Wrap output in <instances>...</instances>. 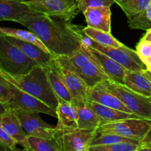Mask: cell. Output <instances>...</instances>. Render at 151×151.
I'll use <instances>...</instances> for the list:
<instances>
[{"label": "cell", "instance_id": "cell-1", "mask_svg": "<svg viewBox=\"0 0 151 151\" xmlns=\"http://www.w3.org/2000/svg\"><path fill=\"white\" fill-rule=\"evenodd\" d=\"M18 23L33 32L52 55L72 56L81 49V27L62 19L38 13Z\"/></svg>", "mask_w": 151, "mask_h": 151}, {"label": "cell", "instance_id": "cell-2", "mask_svg": "<svg viewBox=\"0 0 151 151\" xmlns=\"http://www.w3.org/2000/svg\"><path fill=\"white\" fill-rule=\"evenodd\" d=\"M0 76L22 91L36 97L56 111L58 100L44 67L37 65L29 73L22 75H9L0 69Z\"/></svg>", "mask_w": 151, "mask_h": 151}, {"label": "cell", "instance_id": "cell-3", "mask_svg": "<svg viewBox=\"0 0 151 151\" xmlns=\"http://www.w3.org/2000/svg\"><path fill=\"white\" fill-rule=\"evenodd\" d=\"M37 63L0 33V69L11 75L29 73Z\"/></svg>", "mask_w": 151, "mask_h": 151}, {"label": "cell", "instance_id": "cell-4", "mask_svg": "<svg viewBox=\"0 0 151 151\" xmlns=\"http://www.w3.org/2000/svg\"><path fill=\"white\" fill-rule=\"evenodd\" d=\"M103 88L116 96L134 114L142 119L151 120V100L132 91L124 84L106 81L100 83Z\"/></svg>", "mask_w": 151, "mask_h": 151}, {"label": "cell", "instance_id": "cell-5", "mask_svg": "<svg viewBox=\"0 0 151 151\" xmlns=\"http://www.w3.org/2000/svg\"><path fill=\"white\" fill-rule=\"evenodd\" d=\"M82 27H81V35H80L82 44L90 46L92 48L106 55L119 63L127 70L135 71V72H142L144 70H147V67L137 51H134L124 44H122L121 47L115 48V47H106L97 44L83 32Z\"/></svg>", "mask_w": 151, "mask_h": 151}, {"label": "cell", "instance_id": "cell-6", "mask_svg": "<svg viewBox=\"0 0 151 151\" xmlns=\"http://www.w3.org/2000/svg\"><path fill=\"white\" fill-rule=\"evenodd\" d=\"M34 11L72 22L79 13L77 0H25Z\"/></svg>", "mask_w": 151, "mask_h": 151}, {"label": "cell", "instance_id": "cell-7", "mask_svg": "<svg viewBox=\"0 0 151 151\" xmlns=\"http://www.w3.org/2000/svg\"><path fill=\"white\" fill-rule=\"evenodd\" d=\"M151 127V120L131 118L112 123L102 125L97 129V134H113L128 139H143Z\"/></svg>", "mask_w": 151, "mask_h": 151}, {"label": "cell", "instance_id": "cell-8", "mask_svg": "<svg viewBox=\"0 0 151 151\" xmlns=\"http://www.w3.org/2000/svg\"><path fill=\"white\" fill-rule=\"evenodd\" d=\"M27 136L46 139H56L59 131L57 127L43 120L38 112L16 109L13 110Z\"/></svg>", "mask_w": 151, "mask_h": 151}, {"label": "cell", "instance_id": "cell-9", "mask_svg": "<svg viewBox=\"0 0 151 151\" xmlns=\"http://www.w3.org/2000/svg\"><path fill=\"white\" fill-rule=\"evenodd\" d=\"M8 83L11 88L12 93H13L12 99L7 104L9 109H11V110L20 109V110L38 112V113L46 114L57 118V114L55 111L52 109L36 97L22 91V89L12 84L11 83Z\"/></svg>", "mask_w": 151, "mask_h": 151}, {"label": "cell", "instance_id": "cell-10", "mask_svg": "<svg viewBox=\"0 0 151 151\" xmlns=\"http://www.w3.org/2000/svg\"><path fill=\"white\" fill-rule=\"evenodd\" d=\"M96 136V131L76 128L59 131L56 139L63 151H89L91 142Z\"/></svg>", "mask_w": 151, "mask_h": 151}, {"label": "cell", "instance_id": "cell-11", "mask_svg": "<svg viewBox=\"0 0 151 151\" xmlns=\"http://www.w3.org/2000/svg\"><path fill=\"white\" fill-rule=\"evenodd\" d=\"M55 63L58 72L61 77L68 91L72 96V104L75 108L86 106L90 87L78 75L60 66L55 61Z\"/></svg>", "mask_w": 151, "mask_h": 151}, {"label": "cell", "instance_id": "cell-12", "mask_svg": "<svg viewBox=\"0 0 151 151\" xmlns=\"http://www.w3.org/2000/svg\"><path fill=\"white\" fill-rule=\"evenodd\" d=\"M81 49L101 69L113 82L124 84V78L126 69L119 63L114 60L101 52L92 48L90 46L82 44Z\"/></svg>", "mask_w": 151, "mask_h": 151}, {"label": "cell", "instance_id": "cell-13", "mask_svg": "<svg viewBox=\"0 0 151 151\" xmlns=\"http://www.w3.org/2000/svg\"><path fill=\"white\" fill-rule=\"evenodd\" d=\"M25 3V0H0V22H17L28 16L38 14Z\"/></svg>", "mask_w": 151, "mask_h": 151}, {"label": "cell", "instance_id": "cell-14", "mask_svg": "<svg viewBox=\"0 0 151 151\" xmlns=\"http://www.w3.org/2000/svg\"><path fill=\"white\" fill-rule=\"evenodd\" d=\"M87 26L99 30L111 32V7H90L83 13Z\"/></svg>", "mask_w": 151, "mask_h": 151}, {"label": "cell", "instance_id": "cell-15", "mask_svg": "<svg viewBox=\"0 0 151 151\" xmlns=\"http://www.w3.org/2000/svg\"><path fill=\"white\" fill-rule=\"evenodd\" d=\"M0 125L1 128L22 147H27V135L24 131L19 119L13 110L8 109L0 114Z\"/></svg>", "mask_w": 151, "mask_h": 151}, {"label": "cell", "instance_id": "cell-16", "mask_svg": "<svg viewBox=\"0 0 151 151\" xmlns=\"http://www.w3.org/2000/svg\"><path fill=\"white\" fill-rule=\"evenodd\" d=\"M6 36V35H5ZM9 41L20 49L28 58L37 63V64L45 68L52 61L53 55L50 53L46 52L39 47L32 43L22 41L13 37L6 36Z\"/></svg>", "mask_w": 151, "mask_h": 151}, {"label": "cell", "instance_id": "cell-17", "mask_svg": "<svg viewBox=\"0 0 151 151\" xmlns=\"http://www.w3.org/2000/svg\"><path fill=\"white\" fill-rule=\"evenodd\" d=\"M88 100L111 108V109L133 114L131 110L127 108L116 96L109 92L100 84L92 88H90L88 94Z\"/></svg>", "mask_w": 151, "mask_h": 151}, {"label": "cell", "instance_id": "cell-18", "mask_svg": "<svg viewBox=\"0 0 151 151\" xmlns=\"http://www.w3.org/2000/svg\"><path fill=\"white\" fill-rule=\"evenodd\" d=\"M58 124L56 125L59 131H66L78 128V111L72 103L58 102L57 109Z\"/></svg>", "mask_w": 151, "mask_h": 151}, {"label": "cell", "instance_id": "cell-19", "mask_svg": "<svg viewBox=\"0 0 151 151\" xmlns=\"http://www.w3.org/2000/svg\"><path fill=\"white\" fill-rule=\"evenodd\" d=\"M70 72L81 78L90 88L106 81H111L110 78L91 59L81 67L72 69Z\"/></svg>", "mask_w": 151, "mask_h": 151}, {"label": "cell", "instance_id": "cell-20", "mask_svg": "<svg viewBox=\"0 0 151 151\" xmlns=\"http://www.w3.org/2000/svg\"><path fill=\"white\" fill-rule=\"evenodd\" d=\"M86 105L89 106L91 109H92L99 115L100 119H101V125L118 122V121L126 119L140 118L139 116L134 114L127 113V112L122 111L111 109V108L104 106L103 105L99 104V103L90 101V100H88Z\"/></svg>", "mask_w": 151, "mask_h": 151}, {"label": "cell", "instance_id": "cell-21", "mask_svg": "<svg viewBox=\"0 0 151 151\" xmlns=\"http://www.w3.org/2000/svg\"><path fill=\"white\" fill-rule=\"evenodd\" d=\"M44 69H46L50 83L55 94L57 97L58 102H66V103H72V96L68 91L61 77L58 72L54 60L52 59V63Z\"/></svg>", "mask_w": 151, "mask_h": 151}, {"label": "cell", "instance_id": "cell-22", "mask_svg": "<svg viewBox=\"0 0 151 151\" xmlns=\"http://www.w3.org/2000/svg\"><path fill=\"white\" fill-rule=\"evenodd\" d=\"M124 85L145 97H151V81L142 72L125 71Z\"/></svg>", "mask_w": 151, "mask_h": 151}, {"label": "cell", "instance_id": "cell-23", "mask_svg": "<svg viewBox=\"0 0 151 151\" xmlns=\"http://www.w3.org/2000/svg\"><path fill=\"white\" fill-rule=\"evenodd\" d=\"M78 111V128L83 130L97 131L101 125V119L99 115L88 106L76 108Z\"/></svg>", "mask_w": 151, "mask_h": 151}, {"label": "cell", "instance_id": "cell-24", "mask_svg": "<svg viewBox=\"0 0 151 151\" xmlns=\"http://www.w3.org/2000/svg\"><path fill=\"white\" fill-rule=\"evenodd\" d=\"M82 31L86 36L97 42V44H101L106 47H111L117 48L122 45V43L118 41L111 34V32H105V31L99 30L94 29L89 27H83Z\"/></svg>", "mask_w": 151, "mask_h": 151}, {"label": "cell", "instance_id": "cell-25", "mask_svg": "<svg viewBox=\"0 0 151 151\" xmlns=\"http://www.w3.org/2000/svg\"><path fill=\"white\" fill-rule=\"evenodd\" d=\"M0 33L6 36L13 37V38H18V39L22 40V41H27V42L32 43L35 44L36 46L42 49L46 52L50 53L44 44L41 42V40L31 31L24 30V29H16V28L10 27H0ZM51 54V53H50Z\"/></svg>", "mask_w": 151, "mask_h": 151}, {"label": "cell", "instance_id": "cell-26", "mask_svg": "<svg viewBox=\"0 0 151 151\" xmlns=\"http://www.w3.org/2000/svg\"><path fill=\"white\" fill-rule=\"evenodd\" d=\"M32 151H63L57 139H46L27 136V147Z\"/></svg>", "mask_w": 151, "mask_h": 151}, {"label": "cell", "instance_id": "cell-27", "mask_svg": "<svg viewBox=\"0 0 151 151\" xmlns=\"http://www.w3.org/2000/svg\"><path fill=\"white\" fill-rule=\"evenodd\" d=\"M121 7L127 17L135 15L145 10L151 3V0H114Z\"/></svg>", "mask_w": 151, "mask_h": 151}, {"label": "cell", "instance_id": "cell-28", "mask_svg": "<svg viewBox=\"0 0 151 151\" xmlns=\"http://www.w3.org/2000/svg\"><path fill=\"white\" fill-rule=\"evenodd\" d=\"M121 142H130L140 144V142L138 140L128 139L126 137H121L113 134H97V136L94 137L91 142V146L93 145H111L116 144Z\"/></svg>", "mask_w": 151, "mask_h": 151}, {"label": "cell", "instance_id": "cell-29", "mask_svg": "<svg viewBox=\"0 0 151 151\" xmlns=\"http://www.w3.org/2000/svg\"><path fill=\"white\" fill-rule=\"evenodd\" d=\"M139 144L130 142H121L116 144L91 146L89 151H137Z\"/></svg>", "mask_w": 151, "mask_h": 151}, {"label": "cell", "instance_id": "cell-30", "mask_svg": "<svg viewBox=\"0 0 151 151\" xmlns=\"http://www.w3.org/2000/svg\"><path fill=\"white\" fill-rule=\"evenodd\" d=\"M77 1L80 12H82L83 13L90 7L103 6L111 7L112 4L115 3L114 0H77Z\"/></svg>", "mask_w": 151, "mask_h": 151}, {"label": "cell", "instance_id": "cell-31", "mask_svg": "<svg viewBox=\"0 0 151 151\" xmlns=\"http://www.w3.org/2000/svg\"><path fill=\"white\" fill-rule=\"evenodd\" d=\"M13 97L9 83L0 76V101L7 105Z\"/></svg>", "mask_w": 151, "mask_h": 151}, {"label": "cell", "instance_id": "cell-32", "mask_svg": "<svg viewBox=\"0 0 151 151\" xmlns=\"http://www.w3.org/2000/svg\"><path fill=\"white\" fill-rule=\"evenodd\" d=\"M17 145L16 142L0 125V145L11 151L16 148Z\"/></svg>", "mask_w": 151, "mask_h": 151}, {"label": "cell", "instance_id": "cell-33", "mask_svg": "<svg viewBox=\"0 0 151 151\" xmlns=\"http://www.w3.org/2000/svg\"><path fill=\"white\" fill-rule=\"evenodd\" d=\"M137 52L141 59L151 58V43L141 38L137 46Z\"/></svg>", "mask_w": 151, "mask_h": 151}, {"label": "cell", "instance_id": "cell-34", "mask_svg": "<svg viewBox=\"0 0 151 151\" xmlns=\"http://www.w3.org/2000/svg\"><path fill=\"white\" fill-rule=\"evenodd\" d=\"M139 146L141 147H147L151 148V127L149 129L148 132L143 138V139L140 142Z\"/></svg>", "mask_w": 151, "mask_h": 151}, {"label": "cell", "instance_id": "cell-35", "mask_svg": "<svg viewBox=\"0 0 151 151\" xmlns=\"http://www.w3.org/2000/svg\"><path fill=\"white\" fill-rule=\"evenodd\" d=\"M142 61L144 62L145 65L146 67H147V70L150 71L151 70V58L142 59Z\"/></svg>", "mask_w": 151, "mask_h": 151}, {"label": "cell", "instance_id": "cell-36", "mask_svg": "<svg viewBox=\"0 0 151 151\" xmlns=\"http://www.w3.org/2000/svg\"><path fill=\"white\" fill-rule=\"evenodd\" d=\"M142 39L145 40V41H149L151 43V28L148 30H147L145 35L142 37Z\"/></svg>", "mask_w": 151, "mask_h": 151}, {"label": "cell", "instance_id": "cell-37", "mask_svg": "<svg viewBox=\"0 0 151 151\" xmlns=\"http://www.w3.org/2000/svg\"><path fill=\"white\" fill-rule=\"evenodd\" d=\"M8 109H9L7 106V105H5L4 103H1V102L0 101V114L4 113V112H5L6 111L8 110Z\"/></svg>", "mask_w": 151, "mask_h": 151}, {"label": "cell", "instance_id": "cell-38", "mask_svg": "<svg viewBox=\"0 0 151 151\" xmlns=\"http://www.w3.org/2000/svg\"><path fill=\"white\" fill-rule=\"evenodd\" d=\"M142 73L144 74V75H145V76L147 77V78L151 81V72H150V71H148V70H144V71H142Z\"/></svg>", "mask_w": 151, "mask_h": 151}, {"label": "cell", "instance_id": "cell-39", "mask_svg": "<svg viewBox=\"0 0 151 151\" xmlns=\"http://www.w3.org/2000/svg\"><path fill=\"white\" fill-rule=\"evenodd\" d=\"M137 151H151V148L150 147H141V146H139V148L137 150Z\"/></svg>", "mask_w": 151, "mask_h": 151}, {"label": "cell", "instance_id": "cell-40", "mask_svg": "<svg viewBox=\"0 0 151 151\" xmlns=\"http://www.w3.org/2000/svg\"><path fill=\"white\" fill-rule=\"evenodd\" d=\"M146 13H147V16H148V17L150 18L151 21V3L150 4V5L146 8Z\"/></svg>", "mask_w": 151, "mask_h": 151}, {"label": "cell", "instance_id": "cell-41", "mask_svg": "<svg viewBox=\"0 0 151 151\" xmlns=\"http://www.w3.org/2000/svg\"><path fill=\"white\" fill-rule=\"evenodd\" d=\"M11 151H32V150L29 148H26V147H23L22 149H19V148H17V147H16V148L13 149V150Z\"/></svg>", "mask_w": 151, "mask_h": 151}, {"label": "cell", "instance_id": "cell-42", "mask_svg": "<svg viewBox=\"0 0 151 151\" xmlns=\"http://www.w3.org/2000/svg\"><path fill=\"white\" fill-rule=\"evenodd\" d=\"M150 100H151V97H150Z\"/></svg>", "mask_w": 151, "mask_h": 151}, {"label": "cell", "instance_id": "cell-43", "mask_svg": "<svg viewBox=\"0 0 151 151\" xmlns=\"http://www.w3.org/2000/svg\"><path fill=\"white\" fill-rule=\"evenodd\" d=\"M148 71H149V70H148ZM150 72H151V70H150Z\"/></svg>", "mask_w": 151, "mask_h": 151}]
</instances>
